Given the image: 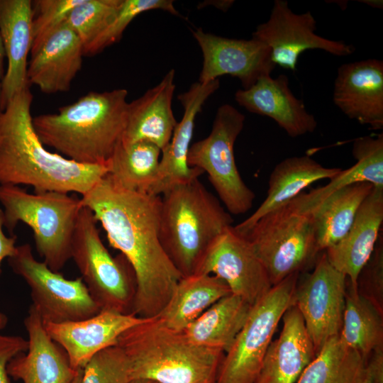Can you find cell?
<instances>
[{
    "label": "cell",
    "mask_w": 383,
    "mask_h": 383,
    "mask_svg": "<svg viewBox=\"0 0 383 383\" xmlns=\"http://www.w3.org/2000/svg\"><path fill=\"white\" fill-rule=\"evenodd\" d=\"M162 195V248L182 277L196 274L214 242L233 226V218L198 178Z\"/></svg>",
    "instance_id": "obj_5"
},
{
    "label": "cell",
    "mask_w": 383,
    "mask_h": 383,
    "mask_svg": "<svg viewBox=\"0 0 383 383\" xmlns=\"http://www.w3.org/2000/svg\"><path fill=\"white\" fill-rule=\"evenodd\" d=\"M84 55L82 42L65 22L31 55L27 70L28 84L48 94L70 90L82 68Z\"/></svg>",
    "instance_id": "obj_23"
},
{
    "label": "cell",
    "mask_w": 383,
    "mask_h": 383,
    "mask_svg": "<svg viewBox=\"0 0 383 383\" xmlns=\"http://www.w3.org/2000/svg\"><path fill=\"white\" fill-rule=\"evenodd\" d=\"M7 316L0 311V331L4 329L8 324Z\"/></svg>",
    "instance_id": "obj_44"
},
{
    "label": "cell",
    "mask_w": 383,
    "mask_h": 383,
    "mask_svg": "<svg viewBox=\"0 0 383 383\" xmlns=\"http://www.w3.org/2000/svg\"><path fill=\"white\" fill-rule=\"evenodd\" d=\"M316 21L310 11L295 13L285 0H275L269 19L260 24L253 38L266 45L276 65L294 72L299 55L318 49L335 56L352 55L355 48L343 41L333 40L315 32Z\"/></svg>",
    "instance_id": "obj_13"
},
{
    "label": "cell",
    "mask_w": 383,
    "mask_h": 383,
    "mask_svg": "<svg viewBox=\"0 0 383 383\" xmlns=\"http://www.w3.org/2000/svg\"><path fill=\"white\" fill-rule=\"evenodd\" d=\"M363 3L367 4L370 5L372 7L377 8V9H382V1H376V0H366V1H362Z\"/></svg>",
    "instance_id": "obj_43"
},
{
    "label": "cell",
    "mask_w": 383,
    "mask_h": 383,
    "mask_svg": "<svg viewBox=\"0 0 383 383\" xmlns=\"http://www.w3.org/2000/svg\"><path fill=\"white\" fill-rule=\"evenodd\" d=\"M28 341L20 335L0 334V383H11L7 365L15 356L26 352Z\"/></svg>",
    "instance_id": "obj_39"
},
{
    "label": "cell",
    "mask_w": 383,
    "mask_h": 383,
    "mask_svg": "<svg viewBox=\"0 0 383 383\" xmlns=\"http://www.w3.org/2000/svg\"><path fill=\"white\" fill-rule=\"evenodd\" d=\"M174 75L170 70L157 85L128 103L121 143L148 141L161 151L167 145L177 123L172 109Z\"/></svg>",
    "instance_id": "obj_24"
},
{
    "label": "cell",
    "mask_w": 383,
    "mask_h": 383,
    "mask_svg": "<svg viewBox=\"0 0 383 383\" xmlns=\"http://www.w3.org/2000/svg\"><path fill=\"white\" fill-rule=\"evenodd\" d=\"M105 231L110 245L127 259L136 279L132 313L158 316L182 277L160 240L161 196L124 189L107 174L82 196Z\"/></svg>",
    "instance_id": "obj_1"
},
{
    "label": "cell",
    "mask_w": 383,
    "mask_h": 383,
    "mask_svg": "<svg viewBox=\"0 0 383 383\" xmlns=\"http://www.w3.org/2000/svg\"><path fill=\"white\" fill-rule=\"evenodd\" d=\"M82 0H37L32 1L34 6L33 18V55L49 36L66 22L70 12Z\"/></svg>",
    "instance_id": "obj_37"
},
{
    "label": "cell",
    "mask_w": 383,
    "mask_h": 383,
    "mask_svg": "<svg viewBox=\"0 0 383 383\" xmlns=\"http://www.w3.org/2000/svg\"><path fill=\"white\" fill-rule=\"evenodd\" d=\"M347 277L328 262L323 251L313 271L299 278L294 305L303 318L316 353L331 338L339 335L345 306Z\"/></svg>",
    "instance_id": "obj_12"
},
{
    "label": "cell",
    "mask_w": 383,
    "mask_h": 383,
    "mask_svg": "<svg viewBox=\"0 0 383 383\" xmlns=\"http://www.w3.org/2000/svg\"><path fill=\"white\" fill-rule=\"evenodd\" d=\"M131 380L128 360L116 345L99 352L87 362L81 383H128Z\"/></svg>",
    "instance_id": "obj_36"
},
{
    "label": "cell",
    "mask_w": 383,
    "mask_h": 383,
    "mask_svg": "<svg viewBox=\"0 0 383 383\" xmlns=\"http://www.w3.org/2000/svg\"><path fill=\"white\" fill-rule=\"evenodd\" d=\"M32 5L30 0H0V35L8 60L0 87V111L29 87L27 59L33 44Z\"/></svg>",
    "instance_id": "obj_22"
},
{
    "label": "cell",
    "mask_w": 383,
    "mask_h": 383,
    "mask_svg": "<svg viewBox=\"0 0 383 383\" xmlns=\"http://www.w3.org/2000/svg\"><path fill=\"white\" fill-rule=\"evenodd\" d=\"M243 235L265 267L272 286L314 266L321 252L312 215L297 212L287 204L262 216Z\"/></svg>",
    "instance_id": "obj_8"
},
{
    "label": "cell",
    "mask_w": 383,
    "mask_h": 383,
    "mask_svg": "<svg viewBox=\"0 0 383 383\" xmlns=\"http://www.w3.org/2000/svg\"><path fill=\"white\" fill-rule=\"evenodd\" d=\"M339 336L348 348L365 359L372 351L383 347L382 312L368 299L350 288L346 293Z\"/></svg>",
    "instance_id": "obj_33"
},
{
    "label": "cell",
    "mask_w": 383,
    "mask_h": 383,
    "mask_svg": "<svg viewBox=\"0 0 383 383\" xmlns=\"http://www.w3.org/2000/svg\"><path fill=\"white\" fill-rule=\"evenodd\" d=\"M4 57H5L4 49V46L2 43V40L0 35V87H1L2 78L4 76L3 75V63H4Z\"/></svg>",
    "instance_id": "obj_42"
},
{
    "label": "cell",
    "mask_w": 383,
    "mask_h": 383,
    "mask_svg": "<svg viewBox=\"0 0 383 383\" xmlns=\"http://www.w3.org/2000/svg\"><path fill=\"white\" fill-rule=\"evenodd\" d=\"M196 274L218 277L228 285L231 294L252 306L272 287L251 245L233 226L214 242Z\"/></svg>",
    "instance_id": "obj_14"
},
{
    "label": "cell",
    "mask_w": 383,
    "mask_h": 383,
    "mask_svg": "<svg viewBox=\"0 0 383 383\" xmlns=\"http://www.w3.org/2000/svg\"><path fill=\"white\" fill-rule=\"evenodd\" d=\"M126 355L131 377L159 383H216L224 355L196 344L184 332L166 326L159 316L146 318L118 338Z\"/></svg>",
    "instance_id": "obj_4"
},
{
    "label": "cell",
    "mask_w": 383,
    "mask_h": 383,
    "mask_svg": "<svg viewBox=\"0 0 383 383\" xmlns=\"http://www.w3.org/2000/svg\"><path fill=\"white\" fill-rule=\"evenodd\" d=\"M155 9L179 15L171 0H123L117 13L109 26L85 49L84 55H94L117 43L131 23L139 14Z\"/></svg>",
    "instance_id": "obj_35"
},
{
    "label": "cell",
    "mask_w": 383,
    "mask_h": 383,
    "mask_svg": "<svg viewBox=\"0 0 383 383\" xmlns=\"http://www.w3.org/2000/svg\"><path fill=\"white\" fill-rule=\"evenodd\" d=\"M203 55L199 82L206 83L229 74L239 79L243 89L270 75L275 67L270 48L263 43L228 38L204 32L201 28L192 30Z\"/></svg>",
    "instance_id": "obj_15"
},
{
    "label": "cell",
    "mask_w": 383,
    "mask_h": 383,
    "mask_svg": "<svg viewBox=\"0 0 383 383\" xmlns=\"http://www.w3.org/2000/svg\"><path fill=\"white\" fill-rule=\"evenodd\" d=\"M160 153L157 146L148 141L120 142L109 161L108 174L124 189L148 193L157 176Z\"/></svg>",
    "instance_id": "obj_32"
},
{
    "label": "cell",
    "mask_w": 383,
    "mask_h": 383,
    "mask_svg": "<svg viewBox=\"0 0 383 383\" xmlns=\"http://www.w3.org/2000/svg\"><path fill=\"white\" fill-rule=\"evenodd\" d=\"M23 323L28 347L9 362V377L23 383H71L78 370L72 368L65 350L49 335L32 304Z\"/></svg>",
    "instance_id": "obj_19"
},
{
    "label": "cell",
    "mask_w": 383,
    "mask_h": 383,
    "mask_svg": "<svg viewBox=\"0 0 383 383\" xmlns=\"http://www.w3.org/2000/svg\"><path fill=\"white\" fill-rule=\"evenodd\" d=\"M300 273L289 275L252 306L247 320L223 355L216 383H253L285 311L294 304Z\"/></svg>",
    "instance_id": "obj_9"
},
{
    "label": "cell",
    "mask_w": 383,
    "mask_h": 383,
    "mask_svg": "<svg viewBox=\"0 0 383 383\" xmlns=\"http://www.w3.org/2000/svg\"><path fill=\"white\" fill-rule=\"evenodd\" d=\"M357 292L383 311V235L380 233L374 250L357 277Z\"/></svg>",
    "instance_id": "obj_38"
},
{
    "label": "cell",
    "mask_w": 383,
    "mask_h": 383,
    "mask_svg": "<svg viewBox=\"0 0 383 383\" xmlns=\"http://www.w3.org/2000/svg\"><path fill=\"white\" fill-rule=\"evenodd\" d=\"M230 294L228 285L215 275L182 277L158 316L168 328L183 332L212 304Z\"/></svg>",
    "instance_id": "obj_28"
},
{
    "label": "cell",
    "mask_w": 383,
    "mask_h": 383,
    "mask_svg": "<svg viewBox=\"0 0 383 383\" xmlns=\"http://www.w3.org/2000/svg\"><path fill=\"white\" fill-rule=\"evenodd\" d=\"M8 262L30 290L32 305L44 323H62L90 318L101 309L82 277L68 279L34 257L28 243L16 246Z\"/></svg>",
    "instance_id": "obj_11"
},
{
    "label": "cell",
    "mask_w": 383,
    "mask_h": 383,
    "mask_svg": "<svg viewBox=\"0 0 383 383\" xmlns=\"http://www.w3.org/2000/svg\"><path fill=\"white\" fill-rule=\"evenodd\" d=\"M219 79L206 83L195 82L186 92L179 94L184 108L171 140L162 150L155 180L148 194L161 196L172 187L199 178L203 171L188 165V154L193 136L195 118L207 99L219 87Z\"/></svg>",
    "instance_id": "obj_16"
},
{
    "label": "cell",
    "mask_w": 383,
    "mask_h": 383,
    "mask_svg": "<svg viewBox=\"0 0 383 383\" xmlns=\"http://www.w3.org/2000/svg\"><path fill=\"white\" fill-rule=\"evenodd\" d=\"M383 188L374 187L360 205L352 226L337 243L324 250L328 262L357 292L360 272L370 260L382 232Z\"/></svg>",
    "instance_id": "obj_20"
},
{
    "label": "cell",
    "mask_w": 383,
    "mask_h": 383,
    "mask_svg": "<svg viewBox=\"0 0 383 383\" xmlns=\"http://www.w3.org/2000/svg\"><path fill=\"white\" fill-rule=\"evenodd\" d=\"M96 225L91 210L82 206L73 233L71 258L101 310L132 313L136 293L134 271L121 253L116 257L110 254Z\"/></svg>",
    "instance_id": "obj_7"
},
{
    "label": "cell",
    "mask_w": 383,
    "mask_h": 383,
    "mask_svg": "<svg viewBox=\"0 0 383 383\" xmlns=\"http://www.w3.org/2000/svg\"><path fill=\"white\" fill-rule=\"evenodd\" d=\"M372 188L369 182L352 184L331 194L310 214L314 220L320 252L345 235Z\"/></svg>",
    "instance_id": "obj_30"
},
{
    "label": "cell",
    "mask_w": 383,
    "mask_h": 383,
    "mask_svg": "<svg viewBox=\"0 0 383 383\" xmlns=\"http://www.w3.org/2000/svg\"><path fill=\"white\" fill-rule=\"evenodd\" d=\"M123 0H82L70 12L66 23L85 49L109 26Z\"/></svg>",
    "instance_id": "obj_34"
},
{
    "label": "cell",
    "mask_w": 383,
    "mask_h": 383,
    "mask_svg": "<svg viewBox=\"0 0 383 383\" xmlns=\"http://www.w3.org/2000/svg\"><path fill=\"white\" fill-rule=\"evenodd\" d=\"M29 87L0 111V184L31 186L35 192L90 191L109 165H84L48 151L33 124Z\"/></svg>",
    "instance_id": "obj_2"
},
{
    "label": "cell",
    "mask_w": 383,
    "mask_h": 383,
    "mask_svg": "<svg viewBox=\"0 0 383 383\" xmlns=\"http://www.w3.org/2000/svg\"><path fill=\"white\" fill-rule=\"evenodd\" d=\"M245 116L230 104L221 106L210 134L190 147L188 165L206 172L229 213L240 215L252 206L255 194L243 180L235 164L234 144Z\"/></svg>",
    "instance_id": "obj_10"
},
{
    "label": "cell",
    "mask_w": 383,
    "mask_h": 383,
    "mask_svg": "<svg viewBox=\"0 0 383 383\" xmlns=\"http://www.w3.org/2000/svg\"><path fill=\"white\" fill-rule=\"evenodd\" d=\"M4 226V211L0 209V274H1V265L4 259L12 256L16 249L17 237L14 235L8 236L3 230Z\"/></svg>",
    "instance_id": "obj_41"
},
{
    "label": "cell",
    "mask_w": 383,
    "mask_h": 383,
    "mask_svg": "<svg viewBox=\"0 0 383 383\" xmlns=\"http://www.w3.org/2000/svg\"><path fill=\"white\" fill-rule=\"evenodd\" d=\"M369 383H383V347L372 351L365 362Z\"/></svg>",
    "instance_id": "obj_40"
},
{
    "label": "cell",
    "mask_w": 383,
    "mask_h": 383,
    "mask_svg": "<svg viewBox=\"0 0 383 383\" xmlns=\"http://www.w3.org/2000/svg\"><path fill=\"white\" fill-rule=\"evenodd\" d=\"M128 383H159L156 381L148 379H133L128 382Z\"/></svg>",
    "instance_id": "obj_45"
},
{
    "label": "cell",
    "mask_w": 383,
    "mask_h": 383,
    "mask_svg": "<svg viewBox=\"0 0 383 383\" xmlns=\"http://www.w3.org/2000/svg\"><path fill=\"white\" fill-rule=\"evenodd\" d=\"M0 203L4 227L13 235L18 222L28 225L38 255L50 270L60 272L71 259L81 199L57 192L30 194L18 186L0 184Z\"/></svg>",
    "instance_id": "obj_6"
},
{
    "label": "cell",
    "mask_w": 383,
    "mask_h": 383,
    "mask_svg": "<svg viewBox=\"0 0 383 383\" xmlns=\"http://www.w3.org/2000/svg\"><path fill=\"white\" fill-rule=\"evenodd\" d=\"M333 101L349 118L371 129L383 128V62L367 59L340 65Z\"/></svg>",
    "instance_id": "obj_18"
},
{
    "label": "cell",
    "mask_w": 383,
    "mask_h": 383,
    "mask_svg": "<svg viewBox=\"0 0 383 383\" xmlns=\"http://www.w3.org/2000/svg\"><path fill=\"white\" fill-rule=\"evenodd\" d=\"M282 320L279 336L270 343L253 383H296L316 355L303 318L294 304L285 311Z\"/></svg>",
    "instance_id": "obj_25"
},
{
    "label": "cell",
    "mask_w": 383,
    "mask_h": 383,
    "mask_svg": "<svg viewBox=\"0 0 383 383\" xmlns=\"http://www.w3.org/2000/svg\"><path fill=\"white\" fill-rule=\"evenodd\" d=\"M366 359L339 335L330 338L304 368L296 383H369Z\"/></svg>",
    "instance_id": "obj_31"
},
{
    "label": "cell",
    "mask_w": 383,
    "mask_h": 383,
    "mask_svg": "<svg viewBox=\"0 0 383 383\" xmlns=\"http://www.w3.org/2000/svg\"><path fill=\"white\" fill-rule=\"evenodd\" d=\"M252 305L230 294L212 304L183 332L194 343L226 353L244 326Z\"/></svg>",
    "instance_id": "obj_29"
},
{
    "label": "cell",
    "mask_w": 383,
    "mask_h": 383,
    "mask_svg": "<svg viewBox=\"0 0 383 383\" xmlns=\"http://www.w3.org/2000/svg\"><path fill=\"white\" fill-rule=\"evenodd\" d=\"M352 154L355 165L341 170L325 186L300 193L287 205L297 212L311 214L331 194L352 184L369 182L383 188V134L356 138Z\"/></svg>",
    "instance_id": "obj_27"
},
{
    "label": "cell",
    "mask_w": 383,
    "mask_h": 383,
    "mask_svg": "<svg viewBox=\"0 0 383 383\" xmlns=\"http://www.w3.org/2000/svg\"><path fill=\"white\" fill-rule=\"evenodd\" d=\"M341 170L324 167L309 155L285 158L270 174L265 200L252 214L234 228L240 234H245L262 216L287 205L313 183L333 178Z\"/></svg>",
    "instance_id": "obj_26"
},
{
    "label": "cell",
    "mask_w": 383,
    "mask_h": 383,
    "mask_svg": "<svg viewBox=\"0 0 383 383\" xmlns=\"http://www.w3.org/2000/svg\"><path fill=\"white\" fill-rule=\"evenodd\" d=\"M83 369H79L77 374L71 383H81Z\"/></svg>",
    "instance_id": "obj_46"
},
{
    "label": "cell",
    "mask_w": 383,
    "mask_h": 383,
    "mask_svg": "<svg viewBox=\"0 0 383 383\" xmlns=\"http://www.w3.org/2000/svg\"><path fill=\"white\" fill-rule=\"evenodd\" d=\"M235 99L248 111L274 120L292 138L313 133L317 127L316 118L294 95L284 74L263 76L248 89H238Z\"/></svg>",
    "instance_id": "obj_21"
},
{
    "label": "cell",
    "mask_w": 383,
    "mask_h": 383,
    "mask_svg": "<svg viewBox=\"0 0 383 383\" xmlns=\"http://www.w3.org/2000/svg\"><path fill=\"white\" fill-rule=\"evenodd\" d=\"M128 91L116 89L91 91L58 113L33 118L35 131L44 145L84 165H106L123 134Z\"/></svg>",
    "instance_id": "obj_3"
},
{
    "label": "cell",
    "mask_w": 383,
    "mask_h": 383,
    "mask_svg": "<svg viewBox=\"0 0 383 383\" xmlns=\"http://www.w3.org/2000/svg\"><path fill=\"white\" fill-rule=\"evenodd\" d=\"M133 313L101 310L90 318L62 323H44L49 335L66 352L75 370L83 369L99 352L117 345L119 336L144 321Z\"/></svg>",
    "instance_id": "obj_17"
}]
</instances>
